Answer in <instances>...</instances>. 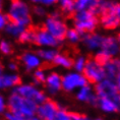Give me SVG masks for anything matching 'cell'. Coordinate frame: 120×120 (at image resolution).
I'll list each match as a JSON object with an SVG mask.
<instances>
[{"label":"cell","instance_id":"cell-19","mask_svg":"<svg viewBox=\"0 0 120 120\" xmlns=\"http://www.w3.org/2000/svg\"><path fill=\"white\" fill-rule=\"evenodd\" d=\"M22 83V79L15 73H3L0 75V90L15 88Z\"/></svg>","mask_w":120,"mask_h":120},{"label":"cell","instance_id":"cell-7","mask_svg":"<svg viewBox=\"0 0 120 120\" xmlns=\"http://www.w3.org/2000/svg\"><path fill=\"white\" fill-rule=\"evenodd\" d=\"M119 89H120V86L117 85L115 82L108 79H104L100 82L95 85L94 92L98 98L114 99V98L120 97Z\"/></svg>","mask_w":120,"mask_h":120},{"label":"cell","instance_id":"cell-27","mask_svg":"<svg viewBox=\"0 0 120 120\" xmlns=\"http://www.w3.org/2000/svg\"><path fill=\"white\" fill-rule=\"evenodd\" d=\"M86 59L85 56L80 55L77 58L73 61V64H72V67L74 68L75 72H79V73H82L83 69H85V66H86Z\"/></svg>","mask_w":120,"mask_h":120},{"label":"cell","instance_id":"cell-33","mask_svg":"<svg viewBox=\"0 0 120 120\" xmlns=\"http://www.w3.org/2000/svg\"><path fill=\"white\" fill-rule=\"evenodd\" d=\"M7 23H8L7 15L4 14L2 11H0V30H3L6 26Z\"/></svg>","mask_w":120,"mask_h":120},{"label":"cell","instance_id":"cell-5","mask_svg":"<svg viewBox=\"0 0 120 120\" xmlns=\"http://www.w3.org/2000/svg\"><path fill=\"white\" fill-rule=\"evenodd\" d=\"M82 75L86 77L89 83H94V85L106 79L103 65L98 63L94 58L86 60L85 69L82 71Z\"/></svg>","mask_w":120,"mask_h":120},{"label":"cell","instance_id":"cell-18","mask_svg":"<svg viewBox=\"0 0 120 120\" xmlns=\"http://www.w3.org/2000/svg\"><path fill=\"white\" fill-rule=\"evenodd\" d=\"M101 110L107 113H115L119 111L120 97L109 99V98H98V105Z\"/></svg>","mask_w":120,"mask_h":120},{"label":"cell","instance_id":"cell-26","mask_svg":"<svg viewBox=\"0 0 120 120\" xmlns=\"http://www.w3.org/2000/svg\"><path fill=\"white\" fill-rule=\"evenodd\" d=\"M94 1L95 0H74V10H89V8L92 6Z\"/></svg>","mask_w":120,"mask_h":120},{"label":"cell","instance_id":"cell-28","mask_svg":"<svg viewBox=\"0 0 120 120\" xmlns=\"http://www.w3.org/2000/svg\"><path fill=\"white\" fill-rule=\"evenodd\" d=\"M46 72H45L44 69L42 68H38V69L34 70V82L36 85H41V83H44L45 80H46Z\"/></svg>","mask_w":120,"mask_h":120},{"label":"cell","instance_id":"cell-36","mask_svg":"<svg viewBox=\"0 0 120 120\" xmlns=\"http://www.w3.org/2000/svg\"><path fill=\"white\" fill-rule=\"evenodd\" d=\"M51 17H53V19H62V16H61V13L59 12V11H52V12L50 13V15Z\"/></svg>","mask_w":120,"mask_h":120},{"label":"cell","instance_id":"cell-37","mask_svg":"<svg viewBox=\"0 0 120 120\" xmlns=\"http://www.w3.org/2000/svg\"><path fill=\"white\" fill-rule=\"evenodd\" d=\"M8 68H9V70H11V71H16L19 66H17V64L14 63V62H10V63L8 64Z\"/></svg>","mask_w":120,"mask_h":120},{"label":"cell","instance_id":"cell-9","mask_svg":"<svg viewBox=\"0 0 120 120\" xmlns=\"http://www.w3.org/2000/svg\"><path fill=\"white\" fill-rule=\"evenodd\" d=\"M101 26L106 30H115L120 23V5L115 4L100 15Z\"/></svg>","mask_w":120,"mask_h":120},{"label":"cell","instance_id":"cell-39","mask_svg":"<svg viewBox=\"0 0 120 120\" xmlns=\"http://www.w3.org/2000/svg\"><path fill=\"white\" fill-rule=\"evenodd\" d=\"M3 71H4V67H3V65H2L1 62H0V75L3 74Z\"/></svg>","mask_w":120,"mask_h":120},{"label":"cell","instance_id":"cell-12","mask_svg":"<svg viewBox=\"0 0 120 120\" xmlns=\"http://www.w3.org/2000/svg\"><path fill=\"white\" fill-rule=\"evenodd\" d=\"M100 51L105 53L110 58H115L119 53V38L115 36L103 37Z\"/></svg>","mask_w":120,"mask_h":120},{"label":"cell","instance_id":"cell-2","mask_svg":"<svg viewBox=\"0 0 120 120\" xmlns=\"http://www.w3.org/2000/svg\"><path fill=\"white\" fill-rule=\"evenodd\" d=\"M37 106L38 105H36L34 102L30 101L13 92L11 93L6 102V108L8 111L15 113L26 120L36 115Z\"/></svg>","mask_w":120,"mask_h":120},{"label":"cell","instance_id":"cell-42","mask_svg":"<svg viewBox=\"0 0 120 120\" xmlns=\"http://www.w3.org/2000/svg\"><path fill=\"white\" fill-rule=\"evenodd\" d=\"M95 120H102V119H99V118H98V119H95Z\"/></svg>","mask_w":120,"mask_h":120},{"label":"cell","instance_id":"cell-43","mask_svg":"<svg viewBox=\"0 0 120 120\" xmlns=\"http://www.w3.org/2000/svg\"><path fill=\"white\" fill-rule=\"evenodd\" d=\"M11 1H12V0H11Z\"/></svg>","mask_w":120,"mask_h":120},{"label":"cell","instance_id":"cell-10","mask_svg":"<svg viewBox=\"0 0 120 120\" xmlns=\"http://www.w3.org/2000/svg\"><path fill=\"white\" fill-rule=\"evenodd\" d=\"M59 108V105L56 102L47 99L45 102L37 106L36 115L42 120H54Z\"/></svg>","mask_w":120,"mask_h":120},{"label":"cell","instance_id":"cell-32","mask_svg":"<svg viewBox=\"0 0 120 120\" xmlns=\"http://www.w3.org/2000/svg\"><path fill=\"white\" fill-rule=\"evenodd\" d=\"M33 12L35 13V15L37 16H42L43 17L44 15H46V9H45V7H42L40 5H37V6L34 7V9H33Z\"/></svg>","mask_w":120,"mask_h":120},{"label":"cell","instance_id":"cell-25","mask_svg":"<svg viewBox=\"0 0 120 120\" xmlns=\"http://www.w3.org/2000/svg\"><path fill=\"white\" fill-rule=\"evenodd\" d=\"M65 39H66L70 44H76L80 41L82 35H80L74 28H71V29L67 30L66 34H65Z\"/></svg>","mask_w":120,"mask_h":120},{"label":"cell","instance_id":"cell-29","mask_svg":"<svg viewBox=\"0 0 120 120\" xmlns=\"http://www.w3.org/2000/svg\"><path fill=\"white\" fill-rule=\"evenodd\" d=\"M0 52L4 55H9L12 53V46L9 42L5 40H2L0 42Z\"/></svg>","mask_w":120,"mask_h":120},{"label":"cell","instance_id":"cell-8","mask_svg":"<svg viewBox=\"0 0 120 120\" xmlns=\"http://www.w3.org/2000/svg\"><path fill=\"white\" fill-rule=\"evenodd\" d=\"M89 85L88 80L79 72H68L61 77V90L65 92H73Z\"/></svg>","mask_w":120,"mask_h":120},{"label":"cell","instance_id":"cell-4","mask_svg":"<svg viewBox=\"0 0 120 120\" xmlns=\"http://www.w3.org/2000/svg\"><path fill=\"white\" fill-rule=\"evenodd\" d=\"M13 93H16L22 97L34 102L36 105H40L48 99L43 91H41L35 85H31V83H23V85L20 83L13 89Z\"/></svg>","mask_w":120,"mask_h":120},{"label":"cell","instance_id":"cell-6","mask_svg":"<svg viewBox=\"0 0 120 120\" xmlns=\"http://www.w3.org/2000/svg\"><path fill=\"white\" fill-rule=\"evenodd\" d=\"M44 29L57 41L62 42L65 40V34L68 30V26L62 19H53L51 16H48L45 20Z\"/></svg>","mask_w":120,"mask_h":120},{"label":"cell","instance_id":"cell-3","mask_svg":"<svg viewBox=\"0 0 120 120\" xmlns=\"http://www.w3.org/2000/svg\"><path fill=\"white\" fill-rule=\"evenodd\" d=\"M73 22H74V29L80 35H85V34H89V33H93L97 29L99 19L91 11L80 10V11H75L73 13Z\"/></svg>","mask_w":120,"mask_h":120},{"label":"cell","instance_id":"cell-17","mask_svg":"<svg viewBox=\"0 0 120 120\" xmlns=\"http://www.w3.org/2000/svg\"><path fill=\"white\" fill-rule=\"evenodd\" d=\"M20 60H22V64L25 65V67L26 68V70L29 71L38 69L42 65V60L37 55V53L26 52L20 56Z\"/></svg>","mask_w":120,"mask_h":120},{"label":"cell","instance_id":"cell-23","mask_svg":"<svg viewBox=\"0 0 120 120\" xmlns=\"http://www.w3.org/2000/svg\"><path fill=\"white\" fill-rule=\"evenodd\" d=\"M34 38H35V30L34 29H29L26 28L19 37L17 38L19 41L22 44H28V43H34Z\"/></svg>","mask_w":120,"mask_h":120},{"label":"cell","instance_id":"cell-41","mask_svg":"<svg viewBox=\"0 0 120 120\" xmlns=\"http://www.w3.org/2000/svg\"><path fill=\"white\" fill-rule=\"evenodd\" d=\"M3 5H4L3 0H0V11H1V10H2V8H3Z\"/></svg>","mask_w":120,"mask_h":120},{"label":"cell","instance_id":"cell-24","mask_svg":"<svg viewBox=\"0 0 120 120\" xmlns=\"http://www.w3.org/2000/svg\"><path fill=\"white\" fill-rule=\"evenodd\" d=\"M59 6L61 11L65 14L74 13V0H59Z\"/></svg>","mask_w":120,"mask_h":120},{"label":"cell","instance_id":"cell-30","mask_svg":"<svg viewBox=\"0 0 120 120\" xmlns=\"http://www.w3.org/2000/svg\"><path fill=\"white\" fill-rule=\"evenodd\" d=\"M54 120H71L70 112L65 109H62V108H59Z\"/></svg>","mask_w":120,"mask_h":120},{"label":"cell","instance_id":"cell-1","mask_svg":"<svg viewBox=\"0 0 120 120\" xmlns=\"http://www.w3.org/2000/svg\"><path fill=\"white\" fill-rule=\"evenodd\" d=\"M8 22L28 28L32 22V11L29 4L23 0H12L7 10Z\"/></svg>","mask_w":120,"mask_h":120},{"label":"cell","instance_id":"cell-34","mask_svg":"<svg viewBox=\"0 0 120 120\" xmlns=\"http://www.w3.org/2000/svg\"><path fill=\"white\" fill-rule=\"evenodd\" d=\"M5 110H6V101L3 96L0 95V113H4Z\"/></svg>","mask_w":120,"mask_h":120},{"label":"cell","instance_id":"cell-20","mask_svg":"<svg viewBox=\"0 0 120 120\" xmlns=\"http://www.w3.org/2000/svg\"><path fill=\"white\" fill-rule=\"evenodd\" d=\"M52 62L55 65H57V66L66 68V69L71 68L73 64V60L70 57H68L67 55H64V54H60V53H58L55 56V58H54Z\"/></svg>","mask_w":120,"mask_h":120},{"label":"cell","instance_id":"cell-16","mask_svg":"<svg viewBox=\"0 0 120 120\" xmlns=\"http://www.w3.org/2000/svg\"><path fill=\"white\" fill-rule=\"evenodd\" d=\"M61 77L62 76L55 71L50 72L46 76V80L44 83L46 85L47 91L49 94L55 95L61 90Z\"/></svg>","mask_w":120,"mask_h":120},{"label":"cell","instance_id":"cell-22","mask_svg":"<svg viewBox=\"0 0 120 120\" xmlns=\"http://www.w3.org/2000/svg\"><path fill=\"white\" fill-rule=\"evenodd\" d=\"M4 30H5V32H6L8 35L11 36V37L19 38V35L26 30V28H23V26L17 25V23L8 22V23L6 25V26L4 28Z\"/></svg>","mask_w":120,"mask_h":120},{"label":"cell","instance_id":"cell-40","mask_svg":"<svg viewBox=\"0 0 120 120\" xmlns=\"http://www.w3.org/2000/svg\"><path fill=\"white\" fill-rule=\"evenodd\" d=\"M29 120H42V119H40L39 117L37 116V115H35V116H33V117H31Z\"/></svg>","mask_w":120,"mask_h":120},{"label":"cell","instance_id":"cell-38","mask_svg":"<svg viewBox=\"0 0 120 120\" xmlns=\"http://www.w3.org/2000/svg\"><path fill=\"white\" fill-rule=\"evenodd\" d=\"M30 1L33 2V3H35V4H39V3H42L43 0H30Z\"/></svg>","mask_w":120,"mask_h":120},{"label":"cell","instance_id":"cell-15","mask_svg":"<svg viewBox=\"0 0 120 120\" xmlns=\"http://www.w3.org/2000/svg\"><path fill=\"white\" fill-rule=\"evenodd\" d=\"M103 37L98 33H89V34H85L82 35V39L83 45L91 51H99L101 47V43L103 40Z\"/></svg>","mask_w":120,"mask_h":120},{"label":"cell","instance_id":"cell-13","mask_svg":"<svg viewBox=\"0 0 120 120\" xmlns=\"http://www.w3.org/2000/svg\"><path fill=\"white\" fill-rule=\"evenodd\" d=\"M105 71V77L115 82L120 86V61L119 58H112L103 65Z\"/></svg>","mask_w":120,"mask_h":120},{"label":"cell","instance_id":"cell-35","mask_svg":"<svg viewBox=\"0 0 120 120\" xmlns=\"http://www.w3.org/2000/svg\"><path fill=\"white\" fill-rule=\"evenodd\" d=\"M59 0H43L42 4L46 5V6H51V5H54L56 3H58Z\"/></svg>","mask_w":120,"mask_h":120},{"label":"cell","instance_id":"cell-31","mask_svg":"<svg viewBox=\"0 0 120 120\" xmlns=\"http://www.w3.org/2000/svg\"><path fill=\"white\" fill-rule=\"evenodd\" d=\"M5 118H6V120H26V119L23 118V117L17 115L15 113L10 112V111L5 112Z\"/></svg>","mask_w":120,"mask_h":120},{"label":"cell","instance_id":"cell-21","mask_svg":"<svg viewBox=\"0 0 120 120\" xmlns=\"http://www.w3.org/2000/svg\"><path fill=\"white\" fill-rule=\"evenodd\" d=\"M58 54V51L54 48H47V49H40L38 51L37 55L40 57L41 60L46 62H52L55 56Z\"/></svg>","mask_w":120,"mask_h":120},{"label":"cell","instance_id":"cell-11","mask_svg":"<svg viewBox=\"0 0 120 120\" xmlns=\"http://www.w3.org/2000/svg\"><path fill=\"white\" fill-rule=\"evenodd\" d=\"M34 43L40 47L48 48H56L59 46L60 42L57 41L51 34H49L44 28L35 30V38Z\"/></svg>","mask_w":120,"mask_h":120},{"label":"cell","instance_id":"cell-14","mask_svg":"<svg viewBox=\"0 0 120 120\" xmlns=\"http://www.w3.org/2000/svg\"><path fill=\"white\" fill-rule=\"evenodd\" d=\"M76 99L80 102H86V103L91 104L93 106L98 105V97L96 96L94 89L90 86V83L77 90Z\"/></svg>","mask_w":120,"mask_h":120}]
</instances>
